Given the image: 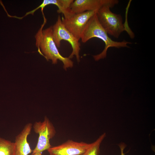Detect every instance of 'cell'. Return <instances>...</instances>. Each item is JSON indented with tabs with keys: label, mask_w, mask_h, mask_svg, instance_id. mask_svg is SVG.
<instances>
[{
	"label": "cell",
	"mask_w": 155,
	"mask_h": 155,
	"mask_svg": "<svg viewBox=\"0 0 155 155\" xmlns=\"http://www.w3.org/2000/svg\"><path fill=\"white\" fill-rule=\"evenodd\" d=\"M97 11H89L75 13L68 18H65L63 17L61 18L62 23L65 27L79 40L88 22L96 13Z\"/></svg>",
	"instance_id": "8992f818"
},
{
	"label": "cell",
	"mask_w": 155,
	"mask_h": 155,
	"mask_svg": "<svg viewBox=\"0 0 155 155\" xmlns=\"http://www.w3.org/2000/svg\"><path fill=\"white\" fill-rule=\"evenodd\" d=\"M32 125L30 123L26 124L20 133L16 136L14 142L15 155H28L32 152L27 138L30 133Z\"/></svg>",
	"instance_id": "9c48e42d"
},
{
	"label": "cell",
	"mask_w": 155,
	"mask_h": 155,
	"mask_svg": "<svg viewBox=\"0 0 155 155\" xmlns=\"http://www.w3.org/2000/svg\"><path fill=\"white\" fill-rule=\"evenodd\" d=\"M94 37L102 40L105 45L104 49L101 53L93 56L96 61L106 57L107 50L109 47H114L117 48L129 47L127 44L132 43L125 40L121 42H117L111 39L100 23L96 13L88 22L82 34L80 39L82 42L85 43Z\"/></svg>",
	"instance_id": "7a4b0ae2"
},
{
	"label": "cell",
	"mask_w": 155,
	"mask_h": 155,
	"mask_svg": "<svg viewBox=\"0 0 155 155\" xmlns=\"http://www.w3.org/2000/svg\"><path fill=\"white\" fill-rule=\"evenodd\" d=\"M108 6H104L97 10L98 20L108 34L116 38L125 30L121 16L112 12Z\"/></svg>",
	"instance_id": "3957f363"
},
{
	"label": "cell",
	"mask_w": 155,
	"mask_h": 155,
	"mask_svg": "<svg viewBox=\"0 0 155 155\" xmlns=\"http://www.w3.org/2000/svg\"><path fill=\"white\" fill-rule=\"evenodd\" d=\"M119 2L117 0H75L71 4L70 8L74 13H78L97 11L104 6L112 8Z\"/></svg>",
	"instance_id": "ba28073f"
},
{
	"label": "cell",
	"mask_w": 155,
	"mask_h": 155,
	"mask_svg": "<svg viewBox=\"0 0 155 155\" xmlns=\"http://www.w3.org/2000/svg\"><path fill=\"white\" fill-rule=\"evenodd\" d=\"M35 133L38 134L36 145L32 153H42L47 150L52 146L50 140L55 135L56 131L52 123L46 116L44 117L42 121H36L32 125Z\"/></svg>",
	"instance_id": "277c9868"
},
{
	"label": "cell",
	"mask_w": 155,
	"mask_h": 155,
	"mask_svg": "<svg viewBox=\"0 0 155 155\" xmlns=\"http://www.w3.org/2000/svg\"><path fill=\"white\" fill-rule=\"evenodd\" d=\"M52 28L53 39L57 47H60L61 40H63L67 41L71 45L72 49L71 53L68 57L71 59L75 55L77 61L79 62L80 50L79 40L65 27L60 16H58L56 22L52 26Z\"/></svg>",
	"instance_id": "5b68a950"
},
{
	"label": "cell",
	"mask_w": 155,
	"mask_h": 155,
	"mask_svg": "<svg viewBox=\"0 0 155 155\" xmlns=\"http://www.w3.org/2000/svg\"><path fill=\"white\" fill-rule=\"evenodd\" d=\"M42 153H32L31 155H43Z\"/></svg>",
	"instance_id": "4fadbf2b"
},
{
	"label": "cell",
	"mask_w": 155,
	"mask_h": 155,
	"mask_svg": "<svg viewBox=\"0 0 155 155\" xmlns=\"http://www.w3.org/2000/svg\"><path fill=\"white\" fill-rule=\"evenodd\" d=\"M0 155H15L14 142L0 137Z\"/></svg>",
	"instance_id": "8fae6325"
},
{
	"label": "cell",
	"mask_w": 155,
	"mask_h": 155,
	"mask_svg": "<svg viewBox=\"0 0 155 155\" xmlns=\"http://www.w3.org/2000/svg\"><path fill=\"white\" fill-rule=\"evenodd\" d=\"M119 146L120 149L121 155H125V154L124 152V150L126 145L125 143H121L119 145Z\"/></svg>",
	"instance_id": "7c38bea8"
},
{
	"label": "cell",
	"mask_w": 155,
	"mask_h": 155,
	"mask_svg": "<svg viewBox=\"0 0 155 155\" xmlns=\"http://www.w3.org/2000/svg\"><path fill=\"white\" fill-rule=\"evenodd\" d=\"M90 144L69 140L59 145L52 146L47 151L49 155H80L86 150Z\"/></svg>",
	"instance_id": "52a82bcc"
},
{
	"label": "cell",
	"mask_w": 155,
	"mask_h": 155,
	"mask_svg": "<svg viewBox=\"0 0 155 155\" xmlns=\"http://www.w3.org/2000/svg\"><path fill=\"white\" fill-rule=\"evenodd\" d=\"M106 136L105 133H103L95 141L91 143L89 147L80 155H99L100 145Z\"/></svg>",
	"instance_id": "30bf717a"
},
{
	"label": "cell",
	"mask_w": 155,
	"mask_h": 155,
	"mask_svg": "<svg viewBox=\"0 0 155 155\" xmlns=\"http://www.w3.org/2000/svg\"><path fill=\"white\" fill-rule=\"evenodd\" d=\"M46 22V18L44 19L43 24L35 36L38 51L47 61L51 60L53 64L57 63L58 60H60L63 64V68L66 70L67 68L73 67V62L60 53L53 39L52 26L43 29Z\"/></svg>",
	"instance_id": "6da1fadb"
}]
</instances>
